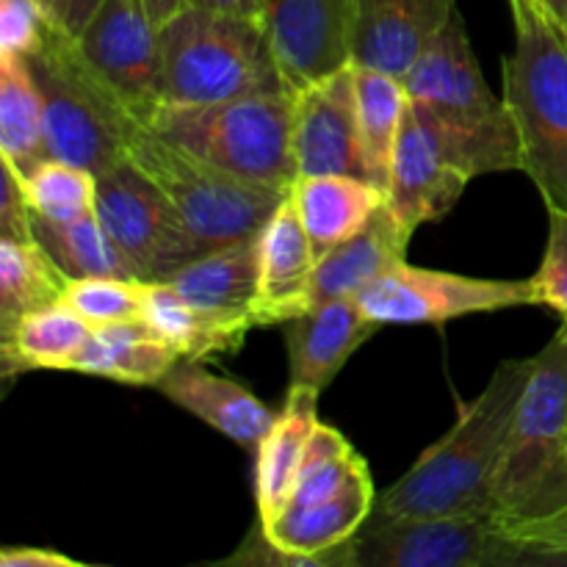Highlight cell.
Returning a JSON list of instances; mask_svg holds the SVG:
<instances>
[{
  "label": "cell",
  "mask_w": 567,
  "mask_h": 567,
  "mask_svg": "<svg viewBox=\"0 0 567 567\" xmlns=\"http://www.w3.org/2000/svg\"><path fill=\"white\" fill-rule=\"evenodd\" d=\"M532 374V358L504 360L457 424L399 482L377 493L369 520L432 518L493 509V482Z\"/></svg>",
  "instance_id": "6da1fadb"
},
{
  "label": "cell",
  "mask_w": 567,
  "mask_h": 567,
  "mask_svg": "<svg viewBox=\"0 0 567 567\" xmlns=\"http://www.w3.org/2000/svg\"><path fill=\"white\" fill-rule=\"evenodd\" d=\"M402 81L410 109L465 175L520 169L513 114L487 89L460 9Z\"/></svg>",
  "instance_id": "7a4b0ae2"
},
{
  "label": "cell",
  "mask_w": 567,
  "mask_h": 567,
  "mask_svg": "<svg viewBox=\"0 0 567 567\" xmlns=\"http://www.w3.org/2000/svg\"><path fill=\"white\" fill-rule=\"evenodd\" d=\"M515 50L502 64L504 103L520 142V172L546 208L567 210V33L543 3L509 0Z\"/></svg>",
  "instance_id": "3957f363"
},
{
  "label": "cell",
  "mask_w": 567,
  "mask_h": 567,
  "mask_svg": "<svg viewBox=\"0 0 567 567\" xmlns=\"http://www.w3.org/2000/svg\"><path fill=\"white\" fill-rule=\"evenodd\" d=\"M567 507V336L532 358L507 449L493 482V509L509 532Z\"/></svg>",
  "instance_id": "277c9868"
},
{
  "label": "cell",
  "mask_w": 567,
  "mask_h": 567,
  "mask_svg": "<svg viewBox=\"0 0 567 567\" xmlns=\"http://www.w3.org/2000/svg\"><path fill=\"white\" fill-rule=\"evenodd\" d=\"M158 33L166 103L199 105L291 92L264 20L186 6Z\"/></svg>",
  "instance_id": "5b68a950"
},
{
  "label": "cell",
  "mask_w": 567,
  "mask_h": 567,
  "mask_svg": "<svg viewBox=\"0 0 567 567\" xmlns=\"http://www.w3.org/2000/svg\"><path fill=\"white\" fill-rule=\"evenodd\" d=\"M293 103L297 89L221 103H164L144 125L244 181L291 192L299 175L293 158Z\"/></svg>",
  "instance_id": "8992f818"
},
{
  "label": "cell",
  "mask_w": 567,
  "mask_h": 567,
  "mask_svg": "<svg viewBox=\"0 0 567 567\" xmlns=\"http://www.w3.org/2000/svg\"><path fill=\"white\" fill-rule=\"evenodd\" d=\"M22 61L42 94L48 158L70 161L97 177L127 158V131L136 116L94 72L75 37L53 22L42 48Z\"/></svg>",
  "instance_id": "52a82bcc"
},
{
  "label": "cell",
  "mask_w": 567,
  "mask_h": 567,
  "mask_svg": "<svg viewBox=\"0 0 567 567\" xmlns=\"http://www.w3.org/2000/svg\"><path fill=\"white\" fill-rule=\"evenodd\" d=\"M125 147L127 161L172 199L205 249L255 238L288 197L188 153L138 120L131 122Z\"/></svg>",
  "instance_id": "ba28073f"
},
{
  "label": "cell",
  "mask_w": 567,
  "mask_h": 567,
  "mask_svg": "<svg viewBox=\"0 0 567 567\" xmlns=\"http://www.w3.org/2000/svg\"><path fill=\"white\" fill-rule=\"evenodd\" d=\"M532 548L513 535L496 509L432 518L365 520L330 557L347 567H513L529 565Z\"/></svg>",
  "instance_id": "9c48e42d"
},
{
  "label": "cell",
  "mask_w": 567,
  "mask_h": 567,
  "mask_svg": "<svg viewBox=\"0 0 567 567\" xmlns=\"http://www.w3.org/2000/svg\"><path fill=\"white\" fill-rule=\"evenodd\" d=\"M94 214L144 282L169 280L208 252L172 199L127 158L97 177Z\"/></svg>",
  "instance_id": "30bf717a"
},
{
  "label": "cell",
  "mask_w": 567,
  "mask_h": 567,
  "mask_svg": "<svg viewBox=\"0 0 567 567\" xmlns=\"http://www.w3.org/2000/svg\"><path fill=\"white\" fill-rule=\"evenodd\" d=\"M358 302L380 327L443 324L460 316L535 305V286L532 280H482L452 271L419 269L404 260L365 288Z\"/></svg>",
  "instance_id": "8fae6325"
},
{
  "label": "cell",
  "mask_w": 567,
  "mask_h": 567,
  "mask_svg": "<svg viewBox=\"0 0 567 567\" xmlns=\"http://www.w3.org/2000/svg\"><path fill=\"white\" fill-rule=\"evenodd\" d=\"M78 48L138 122L166 103L161 33L144 0H103Z\"/></svg>",
  "instance_id": "7c38bea8"
},
{
  "label": "cell",
  "mask_w": 567,
  "mask_h": 567,
  "mask_svg": "<svg viewBox=\"0 0 567 567\" xmlns=\"http://www.w3.org/2000/svg\"><path fill=\"white\" fill-rule=\"evenodd\" d=\"M293 158L299 175H354L371 181L360 136L354 64L297 89Z\"/></svg>",
  "instance_id": "4fadbf2b"
},
{
  "label": "cell",
  "mask_w": 567,
  "mask_h": 567,
  "mask_svg": "<svg viewBox=\"0 0 567 567\" xmlns=\"http://www.w3.org/2000/svg\"><path fill=\"white\" fill-rule=\"evenodd\" d=\"M358 0H264V25L291 89L352 64Z\"/></svg>",
  "instance_id": "5bb4252c"
},
{
  "label": "cell",
  "mask_w": 567,
  "mask_h": 567,
  "mask_svg": "<svg viewBox=\"0 0 567 567\" xmlns=\"http://www.w3.org/2000/svg\"><path fill=\"white\" fill-rule=\"evenodd\" d=\"M474 181L465 175L437 144L430 127L408 111L388 177V208L410 227L419 230L426 221H437L457 205L465 186Z\"/></svg>",
  "instance_id": "9a60e30c"
},
{
  "label": "cell",
  "mask_w": 567,
  "mask_h": 567,
  "mask_svg": "<svg viewBox=\"0 0 567 567\" xmlns=\"http://www.w3.org/2000/svg\"><path fill=\"white\" fill-rule=\"evenodd\" d=\"M454 11V0H358L352 64L404 78Z\"/></svg>",
  "instance_id": "2e32d148"
},
{
  "label": "cell",
  "mask_w": 567,
  "mask_h": 567,
  "mask_svg": "<svg viewBox=\"0 0 567 567\" xmlns=\"http://www.w3.org/2000/svg\"><path fill=\"white\" fill-rule=\"evenodd\" d=\"M374 502V482L369 468H363L338 496L310 507H286L271 524L260 526L271 546L293 565L330 567L332 554L347 546L371 518Z\"/></svg>",
  "instance_id": "e0dca14e"
},
{
  "label": "cell",
  "mask_w": 567,
  "mask_h": 567,
  "mask_svg": "<svg viewBox=\"0 0 567 567\" xmlns=\"http://www.w3.org/2000/svg\"><path fill=\"white\" fill-rule=\"evenodd\" d=\"M413 230L393 214L382 208L358 236L338 244L316 260L308 293L302 302V316L338 299H358L382 275L404 264Z\"/></svg>",
  "instance_id": "ac0fdd59"
},
{
  "label": "cell",
  "mask_w": 567,
  "mask_h": 567,
  "mask_svg": "<svg viewBox=\"0 0 567 567\" xmlns=\"http://www.w3.org/2000/svg\"><path fill=\"white\" fill-rule=\"evenodd\" d=\"M155 388L177 408L214 426L247 452H258L277 421V413H271L249 388L214 374L205 369L203 360L181 358Z\"/></svg>",
  "instance_id": "d6986e66"
},
{
  "label": "cell",
  "mask_w": 567,
  "mask_h": 567,
  "mask_svg": "<svg viewBox=\"0 0 567 567\" xmlns=\"http://www.w3.org/2000/svg\"><path fill=\"white\" fill-rule=\"evenodd\" d=\"M316 252L299 221L291 194L258 233V302L255 324L277 327L302 316Z\"/></svg>",
  "instance_id": "ffe728a7"
},
{
  "label": "cell",
  "mask_w": 567,
  "mask_h": 567,
  "mask_svg": "<svg viewBox=\"0 0 567 567\" xmlns=\"http://www.w3.org/2000/svg\"><path fill=\"white\" fill-rule=\"evenodd\" d=\"M288 388H308L321 393L347 365V360L380 330L363 313L358 299L327 302L299 319L288 321Z\"/></svg>",
  "instance_id": "44dd1931"
},
{
  "label": "cell",
  "mask_w": 567,
  "mask_h": 567,
  "mask_svg": "<svg viewBox=\"0 0 567 567\" xmlns=\"http://www.w3.org/2000/svg\"><path fill=\"white\" fill-rule=\"evenodd\" d=\"M288 194L316 258L358 236L388 205L377 183L354 175H299Z\"/></svg>",
  "instance_id": "7402d4cb"
},
{
  "label": "cell",
  "mask_w": 567,
  "mask_h": 567,
  "mask_svg": "<svg viewBox=\"0 0 567 567\" xmlns=\"http://www.w3.org/2000/svg\"><path fill=\"white\" fill-rule=\"evenodd\" d=\"M144 324L158 332L183 360H208L241 349L252 316L225 313L192 302L169 282H144Z\"/></svg>",
  "instance_id": "603a6c76"
},
{
  "label": "cell",
  "mask_w": 567,
  "mask_h": 567,
  "mask_svg": "<svg viewBox=\"0 0 567 567\" xmlns=\"http://www.w3.org/2000/svg\"><path fill=\"white\" fill-rule=\"evenodd\" d=\"M319 393L308 388H288V399L282 413H277L275 426L255 457V496H258L260 524H271L291 502L297 485L299 465H302L305 446L313 435L319 415H316Z\"/></svg>",
  "instance_id": "cb8c5ba5"
},
{
  "label": "cell",
  "mask_w": 567,
  "mask_h": 567,
  "mask_svg": "<svg viewBox=\"0 0 567 567\" xmlns=\"http://www.w3.org/2000/svg\"><path fill=\"white\" fill-rule=\"evenodd\" d=\"M92 324L70 305L61 302L33 310L0 330V354L6 374L17 371H75L83 347L92 338Z\"/></svg>",
  "instance_id": "d4e9b609"
},
{
  "label": "cell",
  "mask_w": 567,
  "mask_h": 567,
  "mask_svg": "<svg viewBox=\"0 0 567 567\" xmlns=\"http://www.w3.org/2000/svg\"><path fill=\"white\" fill-rule=\"evenodd\" d=\"M175 291L192 302L255 319L258 302V236L203 252L169 277Z\"/></svg>",
  "instance_id": "484cf974"
},
{
  "label": "cell",
  "mask_w": 567,
  "mask_h": 567,
  "mask_svg": "<svg viewBox=\"0 0 567 567\" xmlns=\"http://www.w3.org/2000/svg\"><path fill=\"white\" fill-rule=\"evenodd\" d=\"M181 354L144 321L97 327L78 358L75 371L125 385H158Z\"/></svg>",
  "instance_id": "4316f807"
},
{
  "label": "cell",
  "mask_w": 567,
  "mask_h": 567,
  "mask_svg": "<svg viewBox=\"0 0 567 567\" xmlns=\"http://www.w3.org/2000/svg\"><path fill=\"white\" fill-rule=\"evenodd\" d=\"M354 94H358L360 136H363L371 183L388 192L393 150L410 111L408 89L402 78L391 72L354 64Z\"/></svg>",
  "instance_id": "83f0119b"
},
{
  "label": "cell",
  "mask_w": 567,
  "mask_h": 567,
  "mask_svg": "<svg viewBox=\"0 0 567 567\" xmlns=\"http://www.w3.org/2000/svg\"><path fill=\"white\" fill-rule=\"evenodd\" d=\"M0 155L17 175L48 158L42 94L25 61L11 53H0Z\"/></svg>",
  "instance_id": "f1b7e54d"
},
{
  "label": "cell",
  "mask_w": 567,
  "mask_h": 567,
  "mask_svg": "<svg viewBox=\"0 0 567 567\" xmlns=\"http://www.w3.org/2000/svg\"><path fill=\"white\" fill-rule=\"evenodd\" d=\"M31 233L44 252L59 264L70 280L81 277H125V280H142L136 266L125 258L114 238L105 233L97 214L78 216L70 221H53L33 216Z\"/></svg>",
  "instance_id": "f546056e"
},
{
  "label": "cell",
  "mask_w": 567,
  "mask_h": 567,
  "mask_svg": "<svg viewBox=\"0 0 567 567\" xmlns=\"http://www.w3.org/2000/svg\"><path fill=\"white\" fill-rule=\"evenodd\" d=\"M70 277L37 238L0 236V330L61 302Z\"/></svg>",
  "instance_id": "4dcf8cb0"
},
{
  "label": "cell",
  "mask_w": 567,
  "mask_h": 567,
  "mask_svg": "<svg viewBox=\"0 0 567 567\" xmlns=\"http://www.w3.org/2000/svg\"><path fill=\"white\" fill-rule=\"evenodd\" d=\"M363 468L369 465L354 452L352 443L336 426L319 421L305 446V457L288 507H310V504L338 496Z\"/></svg>",
  "instance_id": "1f68e13d"
},
{
  "label": "cell",
  "mask_w": 567,
  "mask_h": 567,
  "mask_svg": "<svg viewBox=\"0 0 567 567\" xmlns=\"http://www.w3.org/2000/svg\"><path fill=\"white\" fill-rule=\"evenodd\" d=\"M22 192L33 216L70 221L92 214L97 205V175L70 161L44 158L31 172L20 175Z\"/></svg>",
  "instance_id": "d6a6232c"
},
{
  "label": "cell",
  "mask_w": 567,
  "mask_h": 567,
  "mask_svg": "<svg viewBox=\"0 0 567 567\" xmlns=\"http://www.w3.org/2000/svg\"><path fill=\"white\" fill-rule=\"evenodd\" d=\"M64 302L86 324L111 327L125 321H142L144 316V280L125 277H81L66 282Z\"/></svg>",
  "instance_id": "836d02e7"
},
{
  "label": "cell",
  "mask_w": 567,
  "mask_h": 567,
  "mask_svg": "<svg viewBox=\"0 0 567 567\" xmlns=\"http://www.w3.org/2000/svg\"><path fill=\"white\" fill-rule=\"evenodd\" d=\"M535 286V305L559 316V332L567 336V210L548 208V241L540 269L529 277Z\"/></svg>",
  "instance_id": "e575fe53"
},
{
  "label": "cell",
  "mask_w": 567,
  "mask_h": 567,
  "mask_svg": "<svg viewBox=\"0 0 567 567\" xmlns=\"http://www.w3.org/2000/svg\"><path fill=\"white\" fill-rule=\"evenodd\" d=\"M53 28V17L42 0H0V53H37Z\"/></svg>",
  "instance_id": "d590c367"
},
{
  "label": "cell",
  "mask_w": 567,
  "mask_h": 567,
  "mask_svg": "<svg viewBox=\"0 0 567 567\" xmlns=\"http://www.w3.org/2000/svg\"><path fill=\"white\" fill-rule=\"evenodd\" d=\"M518 540L532 548V565H565L567 563V507L537 524L515 532Z\"/></svg>",
  "instance_id": "8d00e7d4"
},
{
  "label": "cell",
  "mask_w": 567,
  "mask_h": 567,
  "mask_svg": "<svg viewBox=\"0 0 567 567\" xmlns=\"http://www.w3.org/2000/svg\"><path fill=\"white\" fill-rule=\"evenodd\" d=\"M33 210L28 205L25 192H22L20 175L3 164V199H0V236L33 238L31 233Z\"/></svg>",
  "instance_id": "74e56055"
},
{
  "label": "cell",
  "mask_w": 567,
  "mask_h": 567,
  "mask_svg": "<svg viewBox=\"0 0 567 567\" xmlns=\"http://www.w3.org/2000/svg\"><path fill=\"white\" fill-rule=\"evenodd\" d=\"M100 6H103V0H53L50 17H53V22L61 31L78 39L83 33V28L92 22V17L97 14Z\"/></svg>",
  "instance_id": "f35d334b"
},
{
  "label": "cell",
  "mask_w": 567,
  "mask_h": 567,
  "mask_svg": "<svg viewBox=\"0 0 567 567\" xmlns=\"http://www.w3.org/2000/svg\"><path fill=\"white\" fill-rule=\"evenodd\" d=\"M0 565L3 567H83L78 559L66 557V554L53 551V548H6L0 554Z\"/></svg>",
  "instance_id": "ab89813d"
},
{
  "label": "cell",
  "mask_w": 567,
  "mask_h": 567,
  "mask_svg": "<svg viewBox=\"0 0 567 567\" xmlns=\"http://www.w3.org/2000/svg\"><path fill=\"white\" fill-rule=\"evenodd\" d=\"M188 6L221 11V14H238V17H255V20H264V0H188Z\"/></svg>",
  "instance_id": "60d3db41"
},
{
  "label": "cell",
  "mask_w": 567,
  "mask_h": 567,
  "mask_svg": "<svg viewBox=\"0 0 567 567\" xmlns=\"http://www.w3.org/2000/svg\"><path fill=\"white\" fill-rule=\"evenodd\" d=\"M144 6H147V11H150V17L155 20V25L161 28L166 20H172L177 11L186 9L188 0H144Z\"/></svg>",
  "instance_id": "b9f144b4"
},
{
  "label": "cell",
  "mask_w": 567,
  "mask_h": 567,
  "mask_svg": "<svg viewBox=\"0 0 567 567\" xmlns=\"http://www.w3.org/2000/svg\"><path fill=\"white\" fill-rule=\"evenodd\" d=\"M543 9L567 33V0H543Z\"/></svg>",
  "instance_id": "7bdbcfd3"
},
{
  "label": "cell",
  "mask_w": 567,
  "mask_h": 567,
  "mask_svg": "<svg viewBox=\"0 0 567 567\" xmlns=\"http://www.w3.org/2000/svg\"><path fill=\"white\" fill-rule=\"evenodd\" d=\"M42 3H44V6H48V9H50V6H53V0H42Z\"/></svg>",
  "instance_id": "ee69618b"
},
{
  "label": "cell",
  "mask_w": 567,
  "mask_h": 567,
  "mask_svg": "<svg viewBox=\"0 0 567 567\" xmlns=\"http://www.w3.org/2000/svg\"><path fill=\"white\" fill-rule=\"evenodd\" d=\"M535 3H543V0H535Z\"/></svg>",
  "instance_id": "f6af8a7d"
}]
</instances>
